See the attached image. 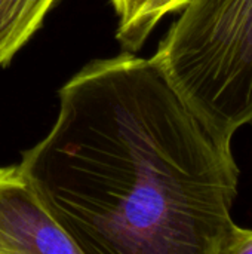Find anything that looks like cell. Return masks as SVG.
<instances>
[{"label":"cell","mask_w":252,"mask_h":254,"mask_svg":"<svg viewBox=\"0 0 252 254\" xmlns=\"http://www.w3.org/2000/svg\"><path fill=\"white\" fill-rule=\"evenodd\" d=\"M0 254H80L19 165L0 168Z\"/></svg>","instance_id":"cell-3"},{"label":"cell","mask_w":252,"mask_h":254,"mask_svg":"<svg viewBox=\"0 0 252 254\" xmlns=\"http://www.w3.org/2000/svg\"><path fill=\"white\" fill-rule=\"evenodd\" d=\"M55 0H0V65L30 40Z\"/></svg>","instance_id":"cell-4"},{"label":"cell","mask_w":252,"mask_h":254,"mask_svg":"<svg viewBox=\"0 0 252 254\" xmlns=\"http://www.w3.org/2000/svg\"><path fill=\"white\" fill-rule=\"evenodd\" d=\"M224 254H252V229L235 226Z\"/></svg>","instance_id":"cell-6"},{"label":"cell","mask_w":252,"mask_h":254,"mask_svg":"<svg viewBox=\"0 0 252 254\" xmlns=\"http://www.w3.org/2000/svg\"><path fill=\"white\" fill-rule=\"evenodd\" d=\"M153 58L215 135L252 125V0H187Z\"/></svg>","instance_id":"cell-2"},{"label":"cell","mask_w":252,"mask_h":254,"mask_svg":"<svg viewBox=\"0 0 252 254\" xmlns=\"http://www.w3.org/2000/svg\"><path fill=\"white\" fill-rule=\"evenodd\" d=\"M113 6L119 15V27L128 24L149 0H111Z\"/></svg>","instance_id":"cell-7"},{"label":"cell","mask_w":252,"mask_h":254,"mask_svg":"<svg viewBox=\"0 0 252 254\" xmlns=\"http://www.w3.org/2000/svg\"><path fill=\"white\" fill-rule=\"evenodd\" d=\"M187 0H149L144 7L125 25L119 27L117 39L128 51H138L156 24L168 13L181 10Z\"/></svg>","instance_id":"cell-5"},{"label":"cell","mask_w":252,"mask_h":254,"mask_svg":"<svg viewBox=\"0 0 252 254\" xmlns=\"http://www.w3.org/2000/svg\"><path fill=\"white\" fill-rule=\"evenodd\" d=\"M80 254H224L239 168L150 58L97 60L19 164Z\"/></svg>","instance_id":"cell-1"}]
</instances>
